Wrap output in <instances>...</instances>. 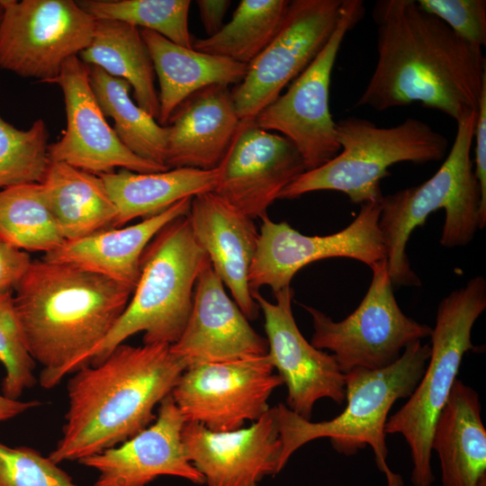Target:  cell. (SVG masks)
<instances>
[{
	"instance_id": "obj_1",
	"label": "cell",
	"mask_w": 486,
	"mask_h": 486,
	"mask_svg": "<svg viewBox=\"0 0 486 486\" xmlns=\"http://www.w3.org/2000/svg\"><path fill=\"white\" fill-rule=\"evenodd\" d=\"M377 62L356 107L377 112L419 103L456 123L479 107L486 89L482 49L457 36L416 0H379Z\"/></svg>"
},
{
	"instance_id": "obj_2",
	"label": "cell",
	"mask_w": 486,
	"mask_h": 486,
	"mask_svg": "<svg viewBox=\"0 0 486 486\" xmlns=\"http://www.w3.org/2000/svg\"><path fill=\"white\" fill-rule=\"evenodd\" d=\"M132 290L76 265L34 260L14 292L26 347L44 389L85 365L127 307Z\"/></svg>"
},
{
	"instance_id": "obj_3",
	"label": "cell",
	"mask_w": 486,
	"mask_h": 486,
	"mask_svg": "<svg viewBox=\"0 0 486 486\" xmlns=\"http://www.w3.org/2000/svg\"><path fill=\"white\" fill-rule=\"evenodd\" d=\"M185 368L169 345L123 343L99 364L79 368L68 382L62 436L49 457L78 462L132 437L155 420V407Z\"/></svg>"
},
{
	"instance_id": "obj_4",
	"label": "cell",
	"mask_w": 486,
	"mask_h": 486,
	"mask_svg": "<svg viewBox=\"0 0 486 486\" xmlns=\"http://www.w3.org/2000/svg\"><path fill=\"white\" fill-rule=\"evenodd\" d=\"M429 356V344L419 340L407 346L399 359L384 368H356L345 374L346 407L330 420L311 422L284 403L274 407L282 443L281 468L300 447L327 437L333 448L345 455L356 454L370 446L387 486H404L402 477L387 464L385 425L396 400L409 398L415 390Z\"/></svg>"
},
{
	"instance_id": "obj_5",
	"label": "cell",
	"mask_w": 486,
	"mask_h": 486,
	"mask_svg": "<svg viewBox=\"0 0 486 486\" xmlns=\"http://www.w3.org/2000/svg\"><path fill=\"white\" fill-rule=\"evenodd\" d=\"M477 112L457 122L454 144L438 170L421 184L382 196L379 229L395 286H420L406 246L412 231L438 209L446 213L440 244L468 245L481 224V190L471 159Z\"/></svg>"
},
{
	"instance_id": "obj_6",
	"label": "cell",
	"mask_w": 486,
	"mask_h": 486,
	"mask_svg": "<svg viewBox=\"0 0 486 486\" xmlns=\"http://www.w3.org/2000/svg\"><path fill=\"white\" fill-rule=\"evenodd\" d=\"M207 260L187 214L163 227L142 254L140 278L127 307L88 354L85 365L99 364L139 332L144 333L146 345L176 343L189 319L196 280Z\"/></svg>"
},
{
	"instance_id": "obj_7",
	"label": "cell",
	"mask_w": 486,
	"mask_h": 486,
	"mask_svg": "<svg viewBox=\"0 0 486 486\" xmlns=\"http://www.w3.org/2000/svg\"><path fill=\"white\" fill-rule=\"evenodd\" d=\"M340 151L326 164L305 171L279 199H295L316 191H337L354 203L380 202L381 180L400 162L425 164L441 160L448 140L429 124L408 118L392 127L349 116L336 122Z\"/></svg>"
},
{
	"instance_id": "obj_8",
	"label": "cell",
	"mask_w": 486,
	"mask_h": 486,
	"mask_svg": "<svg viewBox=\"0 0 486 486\" xmlns=\"http://www.w3.org/2000/svg\"><path fill=\"white\" fill-rule=\"evenodd\" d=\"M486 309V280L474 276L438 304L430 335V356L423 375L408 401L388 418L386 434L401 435L410 451L414 486H431V438L435 422L457 379L463 357L477 347L472 329Z\"/></svg>"
},
{
	"instance_id": "obj_9",
	"label": "cell",
	"mask_w": 486,
	"mask_h": 486,
	"mask_svg": "<svg viewBox=\"0 0 486 486\" xmlns=\"http://www.w3.org/2000/svg\"><path fill=\"white\" fill-rule=\"evenodd\" d=\"M371 269L372 281L364 297L346 319L335 321L322 311L302 305L312 319L310 344L332 352L343 374L356 368H384L397 361L407 346L432 333L431 327L400 310L386 258Z\"/></svg>"
},
{
	"instance_id": "obj_10",
	"label": "cell",
	"mask_w": 486,
	"mask_h": 486,
	"mask_svg": "<svg viewBox=\"0 0 486 486\" xmlns=\"http://www.w3.org/2000/svg\"><path fill=\"white\" fill-rule=\"evenodd\" d=\"M364 14L363 1L344 0L337 28L319 55L254 119L257 127L288 139L300 152L306 171L326 164L340 151L329 111L331 74L346 33Z\"/></svg>"
},
{
	"instance_id": "obj_11",
	"label": "cell",
	"mask_w": 486,
	"mask_h": 486,
	"mask_svg": "<svg viewBox=\"0 0 486 486\" xmlns=\"http://www.w3.org/2000/svg\"><path fill=\"white\" fill-rule=\"evenodd\" d=\"M0 68L49 83L91 42L95 19L73 0H0Z\"/></svg>"
},
{
	"instance_id": "obj_12",
	"label": "cell",
	"mask_w": 486,
	"mask_h": 486,
	"mask_svg": "<svg viewBox=\"0 0 486 486\" xmlns=\"http://www.w3.org/2000/svg\"><path fill=\"white\" fill-rule=\"evenodd\" d=\"M344 0L290 1L276 34L230 90L241 122L254 121L314 60L337 28Z\"/></svg>"
},
{
	"instance_id": "obj_13",
	"label": "cell",
	"mask_w": 486,
	"mask_h": 486,
	"mask_svg": "<svg viewBox=\"0 0 486 486\" xmlns=\"http://www.w3.org/2000/svg\"><path fill=\"white\" fill-rule=\"evenodd\" d=\"M266 356L191 365L171 396L185 422L214 432L241 428L270 408L267 400L283 380Z\"/></svg>"
},
{
	"instance_id": "obj_14",
	"label": "cell",
	"mask_w": 486,
	"mask_h": 486,
	"mask_svg": "<svg viewBox=\"0 0 486 486\" xmlns=\"http://www.w3.org/2000/svg\"><path fill=\"white\" fill-rule=\"evenodd\" d=\"M379 217L380 202H364L356 219L340 231L306 236L286 221L274 222L265 215L248 273L250 292L269 286L274 294L291 286L300 269L321 259L347 257L372 267L386 258Z\"/></svg>"
},
{
	"instance_id": "obj_15",
	"label": "cell",
	"mask_w": 486,
	"mask_h": 486,
	"mask_svg": "<svg viewBox=\"0 0 486 486\" xmlns=\"http://www.w3.org/2000/svg\"><path fill=\"white\" fill-rule=\"evenodd\" d=\"M65 101L67 127L61 138L50 144V161L62 162L100 176L115 168L136 173H156L166 166L140 158L119 140L95 98L88 66L77 56L68 58L57 77Z\"/></svg>"
},
{
	"instance_id": "obj_16",
	"label": "cell",
	"mask_w": 486,
	"mask_h": 486,
	"mask_svg": "<svg viewBox=\"0 0 486 486\" xmlns=\"http://www.w3.org/2000/svg\"><path fill=\"white\" fill-rule=\"evenodd\" d=\"M293 294L285 287L270 302L258 291L251 292L264 314L267 356L287 387L286 406L310 420L319 400L344 402L346 379L334 356L314 347L301 333L292 310Z\"/></svg>"
},
{
	"instance_id": "obj_17",
	"label": "cell",
	"mask_w": 486,
	"mask_h": 486,
	"mask_svg": "<svg viewBox=\"0 0 486 486\" xmlns=\"http://www.w3.org/2000/svg\"><path fill=\"white\" fill-rule=\"evenodd\" d=\"M219 166L212 192L253 220L266 215L281 193L306 171L288 139L257 127L254 121L240 122Z\"/></svg>"
},
{
	"instance_id": "obj_18",
	"label": "cell",
	"mask_w": 486,
	"mask_h": 486,
	"mask_svg": "<svg viewBox=\"0 0 486 486\" xmlns=\"http://www.w3.org/2000/svg\"><path fill=\"white\" fill-rule=\"evenodd\" d=\"M182 441L188 459L208 486H257L265 476L282 471L274 408L250 427L232 431L214 432L185 422Z\"/></svg>"
},
{
	"instance_id": "obj_19",
	"label": "cell",
	"mask_w": 486,
	"mask_h": 486,
	"mask_svg": "<svg viewBox=\"0 0 486 486\" xmlns=\"http://www.w3.org/2000/svg\"><path fill=\"white\" fill-rule=\"evenodd\" d=\"M184 423L170 393L159 403L151 425L78 463L98 472L93 486H147L164 475L202 484L203 477L188 459L182 441Z\"/></svg>"
},
{
	"instance_id": "obj_20",
	"label": "cell",
	"mask_w": 486,
	"mask_h": 486,
	"mask_svg": "<svg viewBox=\"0 0 486 486\" xmlns=\"http://www.w3.org/2000/svg\"><path fill=\"white\" fill-rule=\"evenodd\" d=\"M170 350L185 367L267 355L266 338L228 296L209 259L197 277L187 323Z\"/></svg>"
},
{
	"instance_id": "obj_21",
	"label": "cell",
	"mask_w": 486,
	"mask_h": 486,
	"mask_svg": "<svg viewBox=\"0 0 486 486\" xmlns=\"http://www.w3.org/2000/svg\"><path fill=\"white\" fill-rule=\"evenodd\" d=\"M187 216L195 240L234 302L248 320L256 319L259 307L248 284L259 237L253 219L213 192L194 196Z\"/></svg>"
},
{
	"instance_id": "obj_22",
	"label": "cell",
	"mask_w": 486,
	"mask_h": 486,
	"mask_svg": "<svg viewBox=\"0 0 486 486\" xmlns=\"http://www.w3.org/2000/svg\"><path fill=\"white\" fill-rule=\"evenodd\" d=\"M240 120L228 86L212 85L190 95L166 125L168 169H214L222 161Z\"/></svg>"
},
{
	"instance_id": "obj_23",
	"label": "cell",
	"mask_w": 486,
	"mask_h": 486,
	"mask_svg": "<svg viewBox=\"0 0 486 486\" xmlns=\"http://www.w3.org/2000/svg\"><path fill=\"white\" fill-rule=\"evenodd\" d=\"M192 198L183 199L162 212L126 227L102 230L65 241L42 259L78 266L109 277L132 291L140 274L142 254L167 223L189 212Z\"/></svg>"
},
{
	"instance_id": "obj_24",
	"label": "cell",
	"mask_w": 486,
	"mask_h": 486,
	"mask_svg": "<svg viewBox=\"0 0 486 486\" xmlns=\"http://www.w3.org/2000/svg\"><path fill=\"white\" fill-rule=\"evenodd\" d=\"M477 392L456 379L434 426L443 486H486V429Z\"/></svg>"
},
{
	"instance_id": "obj_25",
	"label": "cell",
	"mask_w": 486,
	"mask_h": 486,
	"mask_svg": "<svg viewBox=\"0 0 486 486\" xmlns=\"http://www.w3.org/2000/svg\"><path fill=\"white\" fill-rule=\"evenodd\" d=\"M159 82L158 122L166 125L174 111L190 95L212 85H238L248 65L176 44L140 29Z\"/></svg>"
},
{
	"instance_id": "obj_26",
	"label": "cell",
	"mask_w": 486,
	"mask_h": 486,
	"mask_svg": "<svg viewBox=\"0 0 486 486\" xmlns=\"http://www.w3.org/2000/svg\"><path fill=\"white\" fill-rule=\"evenodd\" d=\"M220 166L211 170L182 167L156 173L127 169L100 175L116 207L114 228L138 218H148L177 202L212 192L219 181Z\"/></svg>"
},
{
	"instance_id": "obj_27",
	"label": "cell",
	"mask_w": 486,
	"mask_h": 486,
	"mask_svg": "<svg viewBox=\"0 0 486 486\" xmlns=\"http://www.w3.org/2000/svg\"><path fill=\"white\" fill-rule=\"evenodd\" d=\"M40 184L65 241L114 228L117 210L100 176L50 161Z\"/></svg>"
},
{
	"instance_id": "obj_28",
	"label": "cell",
	"mask_w": 486,
	"mask_h": 486,
	"mask_svg": "<svg viewBox=\"0 0 486 486\" xmlns=\"http://www.w3.org/2000/svg\"><path fill=\"white\" fill-rule=\"evenodd\" d=\"M95 20L92 40L77 57L85 64L128 82L136 104L158 121L156 74L140 29L119 21Z\"/></svg>"
},
{
	"instance_id": "obj_29",
	"label": "cell",
	"mask_w": 486,
	"mask_h": 486,
	"mask_svg": "<svg viewBox=\"0 0 486 486\" xmlns=\"http://www.w3.org/2000/svg\"><path fill=\"white\" fill-rule=\"evenodd\" d=\"M88 71L95 98L104 116L113 120L122 144L140 158L166 166V127L132 101L128 82L97 67L88 66Z\"/></svg>"
},
{
	"instance_id": "obj_30",
	"label": "cell",
	"mask_w": 486,
	"mask_h": 486,
	"mask_svg": "<svg viewBox=\"0 0 486 486\" xmlns=\"http://www.w3.org/2000/svg\"><path fill=\"white\" fill-rule=\"evenodd\" d=\"M289 4L288 0H241L231 21L216 34L194 40L193 49L248 65L276 34Z\"/></svg>"
},
{
	"instance_id": "obj_31",
	"label": "cell",
	"mask_w": 486,
	"mask_h": 486,
	"mask_svg": "<svg viewBox=\"0 0 486 486\" xmlns=\"http://www.w3.org/2000/svg\"><path fill=\"white\" fill-rule=\"evenodd\" d=\"M0 238L25 252L44 254L65 242L40 183L0 189Z\"/></svg>"
},
{
	"instance_id": "obj_32",
	"label": "cell",
	"mask_w": 486,
	"mask_h": 486,
	"mask_svg": "<svg viewBox=\"0 0 486 486\" xmlns=\"http://www.w3.org/2000/svg\"><path fill=\"white\" fill-rule=\"evenodd\" d=\"M94 19L113 20L155 32L170 41L193 48L188 29L189 0L76 1Z\"/></svg>"
},
{
	"instance_id": "obj_33",
	"label": "cell",
	"mask_w": 486,
	"mask_h": 486,
	"mask_svg": "<svg viewBox=\"0 0 486 486\" xmlns=\"http://www.w3.org/2000/svg\"><path fill=\"white\" fill-rule=\"evenodd\" d=\"M48 140L42 119L19 130L0 116V189L41 183L50 163Z\"/></svg>"
},
{
	"instance_id": "obj_34",
	"label": "cell",
	"mask_w": 486,
	"mask_h": 486,
	"mask_svg": "<svg viewBox=\"0 0 486 486\" xmlns=\"http://www.w3.org/2000/svg\"><path fill=\"white\" fill-rule=\"evenodd\" d=\"M0 362L5 369L2 382L5 397L18 400L24 390L36 384V362L26 347L13 292L0 294Z\"/></svg>"
},
{
	"instance_id": "obj_35",
	"label": "cell",
	"mask_w": 486,
	"mask_h": 486,
	"mask_svg": "<svg viewBox=\"0 0 486 486\" xmlns=\"http://www.w3.org/2000/svg\"><path fill=\"white\" fill-rule=\"evenodd\" d=\"M0 486H77L49 456L0 443Z\"/></svg>"
},
{
	"instance_id": "obj_36",
	"label": "cell",
	"mask_w": 486,
	"mask_h": 486,
	"mask_svg": "<svg viewBox=\"0 0 486 486\" xmlns=\"http://www.w3.org/2000/svg\"><path fill=\"white\" fill-rule=\"evenodd\" d=\"M418 6L445 22L457 36L479 48L486 46L485 0H416Z\"/></svg>"
},
{
	"instance_id": "obj_37",
	"label": "cell",
	"mask_w": 486,
	"mask_h": 486,
	"mask_svg": "<svg viewBox=\"0 0 486 486\" xmlns=\"http://www.w3.org/2000/svg\"><path fill=\"white\" fill-rule=\"evenodd\" d=\"M32 260L28 252L0 238V294L14 292Z\"/></svg>"
},
{
	"instance_id": "obj_38",
	"label": "cell",
	"mask_w": 486,
	"mask_h": 486,
	"mask_svg": "<svg viewBox=\"0 0 486 486\" xmlns=\"http://www.w3.org/2000/svg\"><path fill=\"white\" fill-rule=\"evenodd\" d=\"M475 170L474 175L481 190V224L486 225V89L482 92L477 110L474 130Z\"/></svg>"
},
{
	"instance_id": "obj_39",
	"label": "cell",
	"mask_w": 486,
	"mask_h": 486,
	"mask_svg": "<svg viewBox=\"0 0 486 486\" xmlns=\"http://www.w3.org/2000/svg\"><path fill=\"white\" fill-rule=\"evenodd\" d=\"M230 3L228 0L196 1L200 18L208 37L216 34L223 27V18Z\"/></svg>"
},
{
	"instance_id": "obj_40",
	"label": "cell",
	"mask_w": 486,
	"mask_h": 486,
	"mask_svg": "<svg viewBox=\"0 0 486 486\" xmlns=\"http://www.w3.org/2000/svg\"><path fill=\"white\" fill-rule=\"evenodd\" d=\"M37 400L22 401L13 400L0 394V422L14 418L23 412L40 405Z\"/></svg>"
},
{
	"instance_id": "obj_41",
	"label": "cell",
	"mask_w": 486,
	"mask_h": 486,
	"mask_svg": "<svg viewBox=\"0 0 486 486\" xmlns=\"http://www.w3.org/2000/svg\"><path fill=\"white\" fill-rule=\"evenodd\" d=\"M3 14H4V9H3V6L0 3V22H1V20H2V17H3Z\"/></svg>"
}]
</instances>
